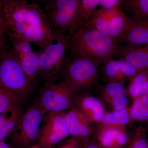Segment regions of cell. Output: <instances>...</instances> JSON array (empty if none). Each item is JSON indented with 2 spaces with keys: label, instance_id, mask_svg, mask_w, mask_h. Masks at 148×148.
<instances>
[{
  "label": "cell",
  "instance_id": "cell-1",
  "mask_svg": "<svg viewBox=\"0 0 148 148\" xmlns=\"http://www.w3.org/2000/svg\"><path fill=\"white\" fill-rule=\"evenodd\" d=\"M4 10L12 33L40 48L51 39L52 31L39 5L24 0H4Z\"/></svg>",
  "mask_w": 148,
  "mask_h": 148
},
{
  "label": "cell",
  "instance_id": "cell-8",
  "mask_svg": "<svg viewBox=\"0 0 148 148\" xmlns=\"http://www.w3.org/2000/svg\"><path fill=\"white\" fill-rule=\"evenodd\" d=\"M76 96L61 81L46 82L41 89L37 103L45 114L63 112L76 108Z\"/></svg>",
  "mask_w": 148,
  "mask_h": 148
},
{
  "label": "cell",
  "instance_id": "cell-10",
  "mask_svg": "<svg viewBox=\"0 0 148 148\" xmlns=\"http://www.w3.org/2000/svg\"><path fill=\"white\" fill-rule=\"evenodd\" d=\"M10 38L12 50L25 73L30 77L37 79L40 75L39 56L32 48L31 42L20 36L10 32Z\"/></svg>",
  "mask_w": 148,
  "mask_h": 148
},
{
  "label": "cell",
  "instance_id": "cell-5",
  "mask_svg": "<svg viewBox=\"0 0 148 148\" xmlns=\"http://www.w3.org/2000/svg\"><path fill=\"white\" fill-rule=\"evenodd\" d=\"M99 65L86 58H66L61 72V81L76 95L90 89L98 81Z\"/></svg>",
  "mask_w": 148,
  "mask_h": 148
},
{
  "label": "cell",
  "instance_id": "cell-11",
  "mask_svg": "<svg viewBox=\"0 0 148 148\" xmlns=\"http://www.w3.org/2000/svg\"><path fill=\"white\" fill-rule=\"evenodd\" d=\"M65 113H49L38 140L40 147L53 148L70 135L65 122Z\"/></svg>",
  "mask_w": 148,
  "mask_h": 148
},
{
  "label": "cell",
  "instance_id": "cell-28",
  "mask_svg": "<svg viewBox=\"0 0 148 148\" xmlns=\"http://www.w3.org/2000/svg\"><path fill=\"white\" fill-rule=\"evenodd\" d=\"M84 143L77 138L72 137L58 148H84Z\"/></svg>",
  "mask_w": 148,
  "mask_h": 148
},
{
  "label": "cell",
  "instance_id": "cell-6",
  "mask_svg": "<svg viewBox=\"0 0 148 148\" xmlns=\"http://www.w3.org/2000/svg\"><path fill=\"white\" fill-rule=\"evenodd\" d=\"M81 0L47 1L43 11L52 32H62L69 37L75 32Z\"/></svg>",
  "mask_w": 148,
  "mask_h": 148
},
{
  "label": "cell",
  "instance_id": "cell-14",
  "mask_svg": "<svg viewBox=\"0 0 148 148\" xmlns=\"http://www.w3.org/2000/svg\"><path fill=\"white\" fill-rule=\"evenodd\" d=\"M97 137L101 148H123L129 141L125 126H99Z\"/></svg>",
  "mask_w": 148,
  "mask_h": 148
},
{
  "label": "cell",
  "instance_id": "cell-13",
  "mask_svg": "<svg viewBox=\"0 0 148 148\" xmlns=\"http://www.w3.org/2000/svg\"><path fill=\"white\" fill-rule=\"evenodd\" d=\"M65 120L69 135L85 142L92 132L90 123L77 108L65 113Z\"/></svg>",
  "mask_w": 148,
  "mask_h": 148
},
{
  "label": "cell",
  "instance_id": "cell-9",
  "mask_svg": "<svg viewBox=\"0 0 148 148\" xmlns=\"http://www.w3.org/2000/svg\"><path fill=\"white\" fill-rule=\"evenodd\" d=\"M121 6L113 10L97 9L92 14L88 25L106 36L119 39L132 22V18L125 16Z\"/></svg>",
  "mask_w": 148,
  "mask_h": 148
},
{
  "label": "cell",
  "instance_id": "cell-16",
  "mask_svg": "<svg viewBox=\"0 0 148 148\" xmlns=\"http://www.w3.org/2000/svg\"><path fill=\"white\" fill-rule=\"evenodd\" d=\"M102 97L114 111L127 108L128 99L123 85L118 82H108L101 90Z\"/></svg>",
  "mask_w": 148,
  "mask_h": 148
},
{
  "label": "cell",
  "instance_id": "cell-15",
  "mask_svg": "<svg viewBox=\"0 0 148 148\" xmlns=\"http://www.w3.org/2000/svg\"><path fill=\"white\" fill-rule=\"evenodd\" d=\"M75 106L90 123H100L106 113L100 100L88 94L76 95Z\"/></svg>",
  "mask_w": 148,
  "mask_h": 148
},
{
  "label": "cell",
  "instance_id": "cell-35",
  "mask_svg": "<svg viewBox=\"0 0 148 148\" xmlns=\"http://www.w3.org/2000/svg\"><path fill=\"white\" fill-rule=\"evenodd\" d=\"M147 148H148V142L147 143Z\"/></svg>",
  "mask_w": 148,
  "mask_h": 148
},
{
  "label": "cell",
  "instance_id": "cell-20",
  "mask_svg": "<svg viewBox=\"0 0 148 148\" xmlns=\"http://www.w3.org/2000/svg\"><path fill=\"white\" fill-rule=\"evenodd\" d=\"M129 81L126 92L133 100L148 94V69L138 70Z\"/></svg>",
  "mask_w": 148,
  "mask_h": 148
},
{
  "label": "cell",
  "instance_id": "cell-22",
  "mask_svg": "<svg viewBox=\"0 0 148 148\" xmlns=\"http://www.w3.org/2000/svg\"><path fill=\"white\" fill-rule=\"evenodd\" d=\"M100 4V0H81L77 14L75 32L80 27L88 26L90 18Z\"/></svg>",
  "mask_w": 148,
  "mask_h": 148
},
{
  "label": "cell",
  "instance_id": "cell-23",
  "mask_svg": "<svg viewBox=\"0 0 148 148\" xmlns=\"http://www.w3.org/2000/svg\"><path fill=\"white\" fill-rule=\"evenodd\" d=\"M128 108L120 111L106 113L100 123V127L125 126L130 121Z\"/></svg>",
  "mask_w": 148,
  "mask_h": 148
},
{
  "label": "cell",
  "instance_id": "cell-2",
  "mask_svg": "<svg viewBox=\"0 0 148 148\" xmlns=\"http://www.w3.org/2000/svg\"><path fill=\"white\" fill-rule=\"evenodd\" d=\"M69 38V57L86 58L100 65L115 57L121 45L90 25L80 27Z\"/></svg>",
  "mask_w": 148,
  "mask_h": 148
},
{
  "label": "cell",
  "instance_id": "cell-30",
  "mask_svg": "<svg viewBox=\"0 0 148 148\" xmlns=\"http://www.w3.org/2000/svg\"><path fill=\"white\" fill-rule=\"evenodd\" d=\"M7 34H10L9 29L0 28V41L6 40V35Z\"/></svg>",
  "mask_w": 148,
  "mask_h": 148
},
{
  "label": "cell",
  "instance_id": "cell-17",
  "mask_svg": "<svg viewBox=\"0 0 148 148\" xmlns=\"http://www.w3.org/2000/svg\"><path fill=\"white\" fill-rule=\"evenodd\" d=\"M115 57L126 60L138 70L148 69V45L140 48L121 45Z\"/></svg>",
  "mask_w": 148,
  "mask_h": 148
},
{
  "label": "cell",
  "instance_id": "cell-7",
  "mask_svg": "<svg viewBox=\"0 0 148 148\" xmlns=\"http://www.w3.org/2000/svg\"><path fill=\"white\" fill-rule=\"evenodd\" d=\"M45 113L36 103L33 104L22 114L10 138L16 148H29L36 145L40 132L41 125Z\"/></svg>",
  "mask_w": 148,
  "mask_h": 148
},
{
  "label": "cell",
  "instance_id": "cell-12",
  "mask_svg": "<svg viewBox=\"0 0 148 148\" xmlns=\"http://www.w3.org/2000/svg\"><path fill=\"white\" fill-rule=\"evenodd\" d=\"M103 64L104 77L108 82H118L123 85L139 70L128 61L120 58L114 60L111 58Z\"/></svg>",
  "mask_w": 148,
  "mask_h": 148
},
{
  "label": "cell",
  "instance_id": "cell-32",
  "mask_svg": "<svg viewBox=\"0 0 148 148\" xmlns=\"http://www.w3.org/2000/svg\"><path fill=\"white\" fill-rule=\"evenodd\" d=\"M0 148H14L5 142L4 141H0Z\"/></svg>",
  "mask_w": 148,
  "mask_h": 148
},
{
  "label": "cell",
  "instance_id": "cell-25",
  "mask_svg": "<svg viewBox=\"0 0 148 148\" xmlns=\"http://www.w3.org/2000/svg\"><path fill=\"white\" fill-rule=\"evenodd\" d=\"M147 143L145 129L140 125L130 141L127 148H147Z\"/></svg>",
  "mask_w": 148,
  "mask_h": 148
},
{
  "label": "cell",
  "instance_id": "cell-27",
  "mask_svg": "<svg viewBox=\"0 0 148 148\" xmlns=\"http://www.w3.org/2000/svg\"><path fill=\"white\" fill-rule=\"evenodd\" d=\"M12 103L8 96L0 89V116Z\"/></svg>",
  "mask_w": 148,
  "mask_h": 148
},
{
  "label": "cell",
  "instance_id": "cell-18",
  "mask_svg": "<svg viewBox=\"0 0 148 148\" xmlns=\"http://www.w3.org/2000/svg\"><path fill=\"white\" fill-rule=\"evenodd\" d=\"M118 40L121 44L127 43L129 44L127 45L130 46H134L135 45H148V21H132L127 30Z\"/></svg>",
  "mask_w": 148,
  "mask_h": 148
},
{
  "label": "cell",
  "instance_id": "cell-4",
  "mask_svg": "<svg viewBox=\"0 0 148 148\" xmlns=\"http://www.w3.org/2000/svg\"><path fill=\"white\" fill-rule=\"evenodd\" d=\"M70 49L69 38L62 32H52L51 39L38 51L40 75L46 82H56L61 75L66 53Z\"/></svg>",
  "mask_w": 148,
  "mask_h": 148
},
{
  "label": "cell",
  "instance_id": "cell-31",
  "mask_svg": "<svg viewBox=\"0 0 148 148\" xmlns=\"http://www.w3.org/2000/svg\"><path fill=\"white\" fill-rule=\"evenodd\" d=\"M6 40L0 41V56L6 49Z\"/></svg>",
  "mask_w": 148,
  "mask_h": 148
},
{
  "label": "cell",
  "instance_id": "cell-19",
  "mask_svg": "<svg viewBox=\"0 0 148 148\" xmlns=\"http://www.w3.org/2000/svg\"><path fill=\"white\" fill-rule=\"evenodd\" d=\"M21 105L12 103L0 116V141L10 134L22 115Z\"/></svg>",
  "mask_w": 148,
  "mask_h": 148
},
{
  "label": "cell",
  "instance_id": "cell-3",
  "mask_svg": "<svg viewBox=\"0 0 148 148\" xmlns=\"http://www.w3.org/2000/svg\"><path fill=\"white\" fill-rule=\"evenodd\" d=\"M37 82L25 73L12 50L5 49L0 56V89L13 103L21 105Z\"/></svg>",
  "mask_w": 148,
  "mask_h": 148
},
{
  "label": "cell",
  "instance_id": "cell-26",
  "mask_svg": "<svg viewBox=\"0 0 148 148\" xmlns=\"http://www.w3.org/2000/svg\"><path fill=\"white\" fill-rule=\"evenodd\" d=\"M123 0H100V4L101 9L104 10H114L121 6Z\"/></svg>",
  "mask_w": 148,
  "mask_h": 148
},
{
  "label": "cell",
  "instance_id": "cell-33",
  "mask_svg": "<svg viewBox=\"0 0 148 148\" xmlns=\"http://www.w3.org/2000/svg\"><path fill=\"white\" fill-rule=\"evenodd\" d=\"M84 148H101L99 146L95 145V144H91L87 145Z\"/></svg>",
  "mask_w": 148,
  "mask_h": 148
},
{
  "label": "cell",
  "instance_id": "cell-21",
  "mask_svg": "<svg viewBox=\"0 0 148 148\" xmlns=\"http://www.w3.org/2000/svg\"><path fill=\"white\" fill-rule=\"evenodd\" d=\"M137 22L148 21V0H123L121 5Z\"/></svg>",
  "mask_w": 148,
  "mask_h": 148
},
{
  "label": "cell",
  "instance_id": "cell-29",
  "mask_svg": "<svg viewBox=\"0 0 148 148\" xmlns=\"http://www.w3.org/2000/svg\"><path fill=\"white\" fill-rule=\"evenodd\" d=\"M4 4V0H0V28L9 29L5 15Z\"/></svg>",
  "mask_w": 148,
  "mask_h": 148
},
{
  "label": "cell",
  "instance_id": "cell-24",
  "mask_svg": "<svg viewBox=\"0 0 148 148\" xmlns=\"http://www.w3.org/2000/svg\"><path fill=\"white\" fill-rule=\"evenodd\" d=\"M128 108L131 119L140 122L148 121V94L133 100Z\"/></svg>",
  "mask_w": 148,
  "mask_h": 148
},
{
  "label": "cell",
  "instance_id": "cell-34",
  "mask_svg": "<svg viewBox=\"0 0 148 148\" xmlns=\"http://www.w3.org/2000/svg\"><path fill=\"white\" fill-rule=\"evenodd\" d=\"M29 148H41L40 147L39 145L38 144L37 145H34L32 146V147H30Z\"/></svg>",
  "mask_w": 148,
  "mask_h": 148
}]
</instances>
